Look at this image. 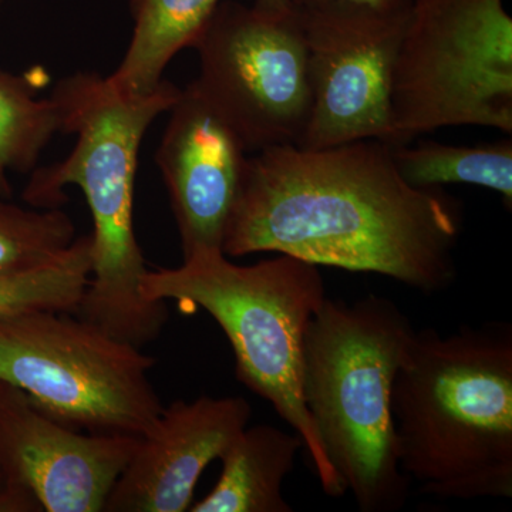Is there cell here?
I'll return each instance as SVG.
<instances>
[{"label":"cell","instance_id":"obj_1","mask_svg":"<svg viewBox=\"0 0 512 512\" xmlns=\"http://www.w3.org/2000/svg\"><path fill=\"white\" fill-rule=\"evenodd\" d=\"M461 231V202L407 183L392 144L275 146L248 157L222 252L372 272L431 295L456 279Z\"/></svg>","mask_w":512,"mask_h":512},{"label":"cell","instance_id":"obj_2","mask_svg":"<svg viewBox=\"0 0 512 512\" xmlns=\"http://www.w3.org/2000/svg\"><path fill=\"white\" fill-rule=\"evenodd\" d=\"M180 94L168 80L146 96H124L99 73L64 77L50 97L60 133L74 134L76 144L60 163L35 168L23 191L40 210L62 208L67 185L83 191L94 225L93 265L76 315L138 348L160 338L168 319L167 303L147 301L140 291L148 269L134 231L138 154L148 127Z\"/></svg>","mask_w":512,"mask_h":512},{"label":"cell","instance_id":"obj_3","mask_svg":"<svg viewBox=\"0 0 512 512\" xmlns=\"http://www.w3.org/2000/svg\"><path fill=\"white\" fill-rule=\"evenodd\" d=\"M400 467L443 500L512 497V328L416 330L392 392Z\"/></svg>","mask_w":512,"mask_h":512},{"label":"cell","instance_id":"obj_4","mask_svg":"<svg viewBox=\"0 0 512 512\" xmlns=\"http://www.w3.org/2000/svg\"><path fill=\"white\" fill-rule=\"evenodd\" d=\"M416 332L392 301L326 298L303 345V402L345 493L362 512L406 507L392 392Z\"/></svg>","mask_w":512,"mask_h":512},{"label":"cell","instance_id":"obj_5","mask_svg":"<svg viewBox=\"0 0 512 512\" xmlns=\"http://www.w3.org/2000/svg\"><path fill=\"white\" fill-rule=\"evenodd\" d=\"M141 295L150 302L198 306L225 333L239 382L266 400L301 437L323 493H345L330 466L302 394L303 345L326 295L319 266L276 254L252 265L221 249H200L177 268L147 271Z\"/></svg>","mask_w":512,"mask_h":512},{"label":"cell","instance_id":"obj_6","mask_svg":"<svg viewBox=\"0 0 512 512\" xmlns=\"http://www.w3.org/2000/svg\"><path fill=\"white\" fill-rule=\"evenodd\" d=\"M505 0H412L394 63L392 146L446 127L512 133Z\"/></svg>","mask_w":512,"mask_h":512},{"label":"cell","instance_id":"obj_7","mask_svg":"<svg viewBox=\"0 0 512 512\" xmlns=\"http://www.w3.org/2000/svg\"><path fill=\"white\" fill-rule=\"evenodd\" d=\"M154 357L72 312L0 316V380L84 433L141 436L163 410Z\"/></svg>","mask_w":512,"mask_h":512},{"label":"cell","instance_id":"obj_8","mask_svg":"<svg viewBox=\"0 0 512 512\" xmlns=\"http://www.w3.org/2000/svg\"><path fill=\"white\" fill-rule=\"evenodd\" d=\"M192 49L194 83L237 130L248 151L298 146L312 93L301 13L221 2Z\"/></svg>","mask_w":512,"mask_h":512},{"label":"cell","instance_id":"obj_9","mask_svg":"<svg viewBox=\"0 0 512 512\" xmlns=\"http://www.w3.org/2000/svg\"><path fill=\"white\" fill-rule=\"evenodd\" d=\"M308 47L312 106L298 147L392 138L394 63L407 13L345 5L296 6Z\"/></svg>","mask_w":512,"mask_h":512},{"label":"cell","instance_id":"obj_10","mask_svg":"<svg viewBox=\"0 0 512 512\" xmlns=\"http://www.w3.org/2000/svg\"><path fill=\"white\" fill-rule=\"evenodd\" d=\"M140 436L77 431L0 380V512H100Z\"/></svg>","mask_w":512,"mask_h":512},{"label":"cell","instance_id":"obj_11","mask_svg":"<svg viewBox=\"0 0 512 512\" xmlns=\"http://www.w3.org/2000/svg\"><path fill=\"white\" fill-rule=\"evenodd\" d=\"M168 113L156 161L170 195L183 254L222 251L248 148L194 82L181 90Z\"/></svg>","mask_w":512,"mask_h":512},{"label":"cell","instance_id":"obj_12","mask_svg":"<svg viewBox=\"0 0 512 512\" xmlns=\"http://www.w3.org/2000/svg\"><path fill=\"white\" fill-rule=\"evenodd\" d=\"M251 417L244 397L201 396L164 406L138 437L103 511H190L205 468L220 460Z\"/></svg>","mask_w":512,"mask_h":512},{"label":"cell","instance_id":"obj_13","mask_svg":"<svg viewBox=\"0 0 512 512\" xmlns=\"http://www.w3.org/2000/svg\"><path fill=\"white\" fill-rule=\"evenodd\" d=\"M303 448L301 437L271 424L247 426L222 454L221 476L192 512H292L285 478Z\"/></svg>","mask_w":512,"mask_h":512},{"label":"cell","instance_id":"obj_14","mask_svg":"<svg viewBox=\"0 0 512 512\" xmlns=\"http://www.w3.org/2000/svg\"><path fill=\"white\" fill-rule=\"evenodd\" d=\"M222 0H131L133 36L110 76L124 96H146L163 83L165 67L192 47Z\"/></svg>","mask_w":512,"mask_h":512},{"label":"cell","instance_id":"obj_15","mask_svg":"<svg viewBox=\"0 0 512 512\" xmlns=\"http://www.w3.org/2000/svg\"><path fill=\"white\" fill-rule=\"evenodd\" d=\"M400 175L416 188L476 185L498 192L512 208V141L480 146H450L436 141L392 146Z\"/></svg>","mask_w":512,"mask_h":512},{"label":"cell","instance_id":"obj_16","mask_svg":"<svg viewBox=\"0 0 512 512\" xmlns=\"http://www.w3.org/2000/svg\"><path fill=\"white\" fill-rule=\"evenodd\" d=\"M35 80L0 70V198L12 195L10 173L36 168L47 144L60 133L52 97L39 99Z\"/></svg>","mask_w":512,"mask_h":512},{"label":"cell","instance_id":"obj_17","mask_svg":"<svg viewBox=\"0 0 512 512\" xmlns=\"http://www.w3.org/2000/svg\"><path fill=\"white\" fill-rule=\"evenodd\" d=\"M93 265L92 234L72 245L49 264L19 274L0 275V316L30 311L76 313Z\"/></svg>","mask_w":512,"mask_h":512},{"label":"cell","instance_id":"obj_18","mask_svg":"<svg viewBox=\"0 0 512 512\" xmlns=\"http://www.w3.org/2000/svg\"><path fill=\"white\" fill-rule=\"evenodd\" d=\"M76 238L72 218L60 208H23L0 198V275L49 264Z\"/></svg>","mask_w":512,"mask_h":512},{"label":"cell","instance_id":"obj_19","mask_svg":"<svg viewBox=\"0 0 512 512\" xmlns=\"http://www.w3.org/2000/svg\"><path fill=\"white\" fill-rule=\"evenodd\" d=\"M295 6L319 5V3H345L382 13H404L409 10L412 0H292Z\"/></svg>","mask_w":512,"mask_h":512},{"label":"cell","instance_id":"obj_20","mask_svg":"<svg viewBox=\"0 0 512 512\" xmlns=\"http://www.w3.org/2000/svg\"><path fill=\"white\" fill-rule=\"evenodd\" d=\"M254 6L268 12H284L293 6L292 0H255Z\"/></svg>","mask_w":512,"mask_h":512},{"label":"cell","instance_id":"obj_21","mask_svg":"<svg viewBox=\"0 0 512 512\" xmlns=\"http://www.w3.org/2000/svg\"><path fill=\"white\" fill-rule=\"evenodd\" d=\"M0 3H2V0H0Z\"/></svg>","mask_w":512,"mask_h":512}]
</instances>
